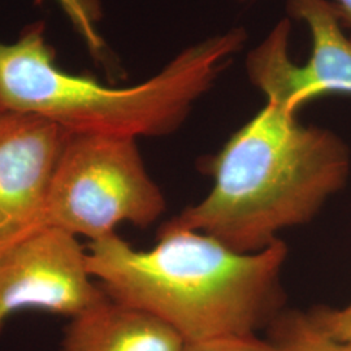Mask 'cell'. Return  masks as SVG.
<instances>
[{"label":"cell","instance_id":"3","mask_svg":"<svg viewBox=\"0 0 351 351\" xmlns=\"http://www.w3.org/2000/svg\"><path fill=\"white\" fill-rule=\"evenodd\" d=\"M246 40L242 27L228 29L190 45L138 85L113 88L59 68L36 23L13 42L0 40V108L37 114L69 134L164 137L186 121Z\"/></svg>","mask_w":351,"mask_h":351},{"label":"cell","instance_id":"12","mask_svg":"<svg viewBox=\"0 0 351 351\" xmlns=\"http://www.w3.org/2000/svg\"><path fill=\"white\" fill-rule=\"evenodd\" d=\"M308 315L328 336L351 343V302L342 308L320 307Z\"/></svg>","mask_w":351,"mask_h":351},{"label":"cell","instance_id":"10","mask_svg":"<svg viewBox=\"0 0 351 351\" xmlns=\"http://www.w3.org/2000/svg\"><path fill=\"white\" fill-rule=\"evenodd\" d=\"M65 16L98 63L107 64L108 49L99 33L103 19L101 0H56Z\"/></svg>","mask_w":351,"mask_h":351},{"label":"cell","instance_id":"13","mask_svg":"<svg viewBox=\"0 0 351 351\" xmlns=\"http://www.w3.org/2000/svg\"><path fill=\"white\" fill-rule=\"evenodd\" d=\"M332 3L339 13L341 24L349 29V37L351 38V0H333Z\"/></svg>","mask_w":351,"mask_h":351},{"label":"cell","instance_id":"7","mask_svg":"<svg viewBox=\"0 0 351 351\" xmlns=\"http://www.w3.org/2000/svg\"><path fill=\"white\" fill-rule=\"evenodd\" d=\"M69 133L33 113L0 108V250L46 226V206Z\"/></svg>","mask_w":351,"mask_h":351},{"label":"cell","instance_id":"6","mask_svg":"<svg viewBox=\"0 0 351 351\" xmlns=\"http://www.w3.org/2000/svg\"><path fill=\"white\" fill-rule=\"evenodd\" d=\"M88 251L73 234L42 226L0 250V330L19 310L75 317L108 295L94 284Z\"/></svg>","mask_w":351,"mask_h":351},{"label":"cell","instance_id":"8","mask_svg":"<svg viewBox=\"0 0 351 351\" xmlns=\"http://www.w3.org/2000/svg\"><path fill=\"white\" fill-rule=\"evenodd\" d=\"M185 345L160 317L107 297L71 319L62 351H184Z\"/></svg>","mask_w":351,"mask_h":351},{"label":"cell","instance_id":"4","mask_svg":"<svg viewBox=\"0 0 351 351\" xmlns=\"http://www.w3.org/2000/svg\"><path fill=\"white\" fill-rule=\"evenodd\" d=\"M165 207L137 139L69 134L51 182L45 224L95 241L123 223L152 226Z\"/></svg>","mask_w":351,"mask_h":351},{"label":"cell","instance_id":"11","mask_svg":"<svg viewBox=\"0 0 351 351\" xmlns=\"http://www.w3.org/2000/svg\"><path fill=\"white\" fill-rule=\"evenodd\" d=\"M184 351H275L269 339L258 335L226 336L186 342Z\"/></svg>","mask_w":351,"mask_h":351},{"label":"cell","instance_id":"2","mask_svg":"<svg viewBox=\"0 0 351 351\" xmlns=\"http://www.w3.org/2000/svg\"><path fill=\"white\" fill-rule=\"evenodd\" d=\"M204 168L211 191L163 226L204 233L249 254L313 220L343 186L350 158L332 132L304 125L297 113L265 101Z\"/></svg>","mask_w":351,"mask_h":351},{"label":"cell","instance_id":"1","mask_svg":"<svg viewBox=\"0 0 351 351\" xmlns=\"http://www.w3.org/2000/svg\"><path fill=\"white\" fill-rule=\"evenodd\" d=\"M282 239L239 252L195 230L162 226L137 250L117 233L88 245L90 275L113 301L160 317L190 341L258 335L284 313Z\"/></svg>","mask_w":351,"mask_h":351},{"label":"cell","instance_id":"5","mask_svg":"<svg viewBox=\"0 0 351 351\" xmlns=\"http://www.w3.org/2000/svg\"><path fill=\"white\" fill-rule=\"evenodd\" d=\"M291 17L311 36V53L300 65L290 59V21H278L246 58L250 82L267 101L297 113L303 104L326 94H351V38L342 30L329 0H288Z\"/></svg>","mask_w":351,"mask_h":351},{"label":"cell","instance_id":"9","mask_svg":"<svg viewBox=\"0 0 351 351\" xmlns=\"http://www.w3.org/2000/svg\"><path fill=\"white\" fill-rule=\"evenodd\" d=\"M268 329L275 351H351L350 342L328 336L308 314L284 311Z\"/></svg>","mask_w":351,"mask_h":351}]
</instances>
